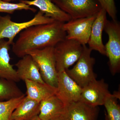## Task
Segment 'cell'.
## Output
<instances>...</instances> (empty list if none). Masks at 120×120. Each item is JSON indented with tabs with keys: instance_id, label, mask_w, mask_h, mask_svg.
<instances>
[{
	"instance_id": "cell-6",
	"label": "cell",
	"mask_w": 120,
	"mask_h": 120,
	"mask_svg": "<svg viewBox=\"0 0 120 120\" xmlns=\"http://www.w3.org/2000/svg\"><path fill=\"white\" fill-rule=\"evenodd\" d=\"M104 30L109 37L105 45L108 64L113 75L120 72V23L116 20H106Z\"/></svg>"
},
{
	"instance_id": "cell-3",
	"label": "cell",
	"mask_w": 120,
	"mask_h": 120,
	"mask_svg": "<svg viewBox=\"0 0 120 120\" xmlns=\"http://www.w3.org/2000/svg\"><path fill=\"white\" fill-rule=\"evenodd\" d=\"M92 51L86 45H83L82 52L76 64L72 68L65 71L82 88L97 79V75L94 71L95 59L91 56Z\"/></svg>"
},
{
	"instance_id": "cell-20",
	"label": "cell",
	"mask_w": 120,
	"mask_h": 120,
	"mask_svg": "<svg viewBox=\"0 0 120 120\" xmlns=\"http://www.w3.org/2000/svg\"><path fill=\"white\" fill-rule=\"evenodd\" d=\"M119 92L111 94L107 97L104 105L109 120H120V106L117 102V99L120 98Z\"/></svg>"
},
{
	"instance_id": "cell-7",
	"label": "cell",
	"mask_w": 120,
	"mask_h": 120,
	"mask_svg": "<svg viewBox=\"0 0 120 120\" xmlns=\"http://www.w3.org/2000/svg\"><path fill=\"white\" fill-rule=\"evenodd\" d=\"M71 19L97 15L102 9L97 0H51Z\"/></svg>"
},
{
	"instance_id": "cell-17",
	"label": "cell",
	"mask_w": 120,
	"mask_h": 120,
	"mask_svg": "<svg viewBox=\"0 0 120 120\" xmlns=\"http://www.w3.org/2000/svg\"><path fill=\"white\" fill-rule=\"evenodd\" d=\"M26 88V97L40 102L56 94V89L47 84L28 80H24Z\"/></svg>"
},
{
	"instance_id": "cell-1",
	"label": "cell",
	"mask_w": 120,
	"mask_h": 120,
	"mask_svg": "<svg viewBox=\"0 0 120 120\" xmlns=\"http://www.w3.org/2000/svg\"><path fill=\"white\" fill-rule=\"evenodd\" d=\"M64 23L54 21L26 28L19 33L17 41L12 45V52L17 57L22 58L30 51L54 47L66 38Z\"/></svg>"
},
{
	"instance_id": "cell-8",
	"label": "cell",
	"mask_w": 120,
	"mask_h": 120,
	"mask_svg": "<svg viewBox=\"0 0 120 120\" xmlns=\"http://www.w3.org/2000/svg\"><path fill=\"white\" fill-rule=\"evenodd\" d=\"M56 95L65 106L80 101L82 88L79 86L65 71L58 73Z\"/></svg>"
},
{
	"instance_id": "cell-25",
	"label": "cell",
	"mask_w": 120,
	"mask_h": 120,
	"mask_svg": "<svg viewBox=\"0 0 120 120\" xmlns=\"http://www.w3.org/2000/svg\"><path fill=\"white\" fill-rule=\"evenodd\" d=\"M41 120V119L39 118L38 116H36L35 117H34V118H32V120Z\"/></svg>"
},
{
	"instance_id": "cell-27",
	"label": "cell",
	"mask_w": 120,
	"mask_h": 120,
	"mask_svg": "<svg viewBox=\"0 0 120 120\" xmlns=\"http://www.w3.org/2000/svg\"><path fill=\"white\" fill-rule=\"evenodd\" d=\"M5 1H7V2H11V1H13L16 0H3Z\"/></svg>"
},
{
	"instance_id": "cell-9",
	"label": "cell",
	"mask_w": 120,
	"mask_h": 120,
	"mask_svg": "<svg viewBox=\"0 0 120 120\" xmlns=\"http://www.w3.org/2000/svg\"><path fill=\"white\" fill-rule=\"evenodd\" d=\"M97 15L71 19L64 23L63 27L67 33L66 38L76 40L82 45H86L90 38L92 23Z\"/></svg>"
},
{
	"instance_id": "cell-12",
	"label": "cell",
	"mask_w": 120,
	"mask_h": 120,
	"mask_svg": "<svg viewBox=\"0 0 120 120\" xmlns=\"http://www.w3.org/2000/svg\"><path fill=\"white\" fill-rule=\"evenodd\" d=\"M98 106H94L81 101L66 106L65 113L68 120H97Z\"/></svg>"
},
{
	"instance_id": "cell-2",
	"label": "cell",
	"mask_w": 120,
	"mask_h": 120,
	"mask_svg": "<svg viewBox=\"0 0 120 120\" xmlns=\"http://www.w3.org/2000/svg\"><path fill=\"white\" fill-rule=\"evenodd\" d=\"M37 64L41 76L45 83L56 88L58 72L56 68L54 47H46L28 52Z\"/></svg>"
},
{
	"instance_id": "cell-21",
	"label": "cell",
	"mask_w": 120,
	"mask_h": 120,
	"mask_svg": "<svg viewBox=\"0 0 120 120\" xmlns=\"http://www.w3.org/2000/svg\"><path fill=\"white\" fill-rule=\"evenodd\" d=\"M25 95L8 101L0 102V120H12V113Z\"/></svg>"
},
{
	"instance_id": "cell-24",
	"label": "cell",
	"mask_w": 120,
	"mask_h": 120,
	"mask_svg": "<svg viewBox=\"0 0 120 120\" xmlns=\"http://www.w3.org/2000/svg\"><path fill=\"white\" fill-rule=\"evenodd\" d=\"M51 120H68L67 117V114L65 112L64 113L61 114L58 116L52 119Z\"/></svg>"
},
{
	"instance_id": "cell-22",
	"label": "cell",
	"mask_w": 120,
	"mask_h": 120,
	"mask_svg": "<svg viewBox=\"0 0 120 120\" xmlns=\"http://www.w3.org/2000/svg\"><path fill=\"white\" fill-rule=\"evenodd\" d=\"M26 10L35 12L37 9L23 2L12 3L0 0V12L13 14L15 11Z\"/></svg>"
},
{
	"instance_id": "cell-5",
	"label": "cell",
	"mask_w": 120,
	"mask_h": 120,
	"mask_svg": "<svg viewBox=\"0 0 120 120\" xmlns=\"http://www.w3.org/2000/svg\"><path fill=\"white\" fill-rule=\"evenodd\" d=\"M54 21L52 19L45 16L40 11L32 19L22 22H13L8 15H0V39L7 38L10 45H12L16 36L26 28L35 25L50 23Z\"/></svg>"
},
{
	"instance_id": "cell-19",
	"label": "cell",
	"mask_w": 120,
	"mask_h": 120,
	"mask_svg": "<svg viewBox=\"0 0 120 120\" xmlns=\"http://www.w3.org/2000/svg\"><path fill=\"white\" fill-rule=\"evenodd\" d=\"M24 95L15 82L0 79V102L19 98Z\"/></svg>"
},
{
	"instance_id": "cell-15",
	"label": "cell",
	"mask_w": 120,
	"mask_h": 120,
	"mask_svg": "<svg viewBox=\"0 0 120 120\" xmlns=\"http://www.w3.org/2000/svg\"><path fill=\"white\" fill-rule=\"evenodd\" d=\"M11 45L4 39H0V79L16 82L20 80L16 70L10 62L11 58L9 52Z\"/></svg>"
},
{
	"instance_id": "cell-10",
	"label": "cell",
	"mask_w": 120,
	"mask_h": 120,
	"mask_svg": "<svg viewBox=\"0 0 120 120\" xmlns=\"http://www.w3.org/2000/svg\"><path fill=\"white\" fill-rule=\"evenodd\" d=\"M111 94L109 85L105 80L96 79L82 88L80 101L92 106H98L103 105Z\"/></svg>"
},
{
	"instance_id": "cell-4",
	"label": "cell",
	"mask_w": 120,
	"mask_h": 120,
	"mask_svg": "<svg viewBox=\"0 0 120 120\" xmlns=\"http://www.w3.org/2000/svg\"><path fill=\"white\" fill-rule=\"evenodd\" d=\"M83 50V45L74 39L66 38L54 47L58 72L65 71L77 62Z\"/></svg>"
},
{
	"instance_id": "cell-13",
	"label": "cell",
	"mask_w": 120,
	"mask_h": 120,
	"mask_svg": "<svg viewBox=\"0 0 120 120\" xmlns=\"http://www.w3.org/2000/svg\"><path fill=\"white\" fill-rule=\"evenodd\" d=\"M20 2L30 6L37 7L45 16L55 21L65 23L71 19L68 14L62 11L51 0H21Z\"/></svg>"
},
{
	"instance_id": "cell-16",
	"label": "cell",
	"mask_w": 120,
	"mask_h": 120,
	"mask_svg": "<svg viewBox=\"0 0 120 120\" xmlns=\"http://www.w3.org/2000/svg\"><path fill=\"white\" fill-rule=\"evenodd\" d=\"M66 107L56 95L40 102L38 116L41 120H51L64 112Z\"/></svg>"
},
{
	"instance_id": "cell-14",
	"label": "cell",
	"mask_w": 120,
	"mask_h": 120,
	"mask_svg": "<svg viewBox=\"0 0 120 120\" xmlns=\"http://www.w3.org/2000/svg\"><path fill=\"white\" fill-rule=\"evenodd\" d=\"M15 64L20 80L31 81L44 83L37 64L31 56L26 55Z\"/></svg>"
},
{
	"instance_id": "cell-23",
	"label": "cell",
	"mask_w": 120,
	"mask_h": 120,
	"mask_svg": "<svg viewBox=\"0 0 120 120\" xmlns=\"http://www.w3.org/2000/svg\"><path fill=\"white\" fill-rule=\"evenodd\" d=\"M102 8L105 9L112 20L117 19V10L114 0H97Z\"/></svg>"
},
{
	"instance_id": "cell-11",
	"label": "cell",
	"mask_w": 120,
	"mask_h": 120,
	"mask_svg": "<svg viewBox=\"0 0 120 120\" xmlns=\"http://www.w3.org/2000/svg\"><path fill=\"white\" fill-rule=\"evenodd\" d=\"M107 13L102 8L97 14L92 23L90 38L87 44L88 47L92 50H95L102 55L106 56L105 45L102 39V33L105 23L107 20Z\"/></svg>"
},
{
	"instance_id": "cell-26",
	"label": "cell",
	"mask_w": 120,
	"mask_h": 120,
	"mask_svg": "<svg viewBox=\"0 0 120 120\" xmlns=\"http://www.w3.org/2000/svg\"><path fill=\"white\" fill-rule=\"evenodd\" d=\"M105 120H109V118H108V117H107V114H106V113H105Z\"/></svg>"
},
{
	"instance_id": "cell-18",
	"label": "cell",
	"mask_w": 120,
	"mask_h": 120,
	"mask_svg": "<svg viewBox=\"0 0 120 120\" xmlns=\"http://www.w3.org/2000/svg\"><path fill=\"white\" fill-rule=\"evenodd\" d=\"M40 102L25 96L12 113V120H31L38 116Z\"/></svg>"
}]
</instances>
